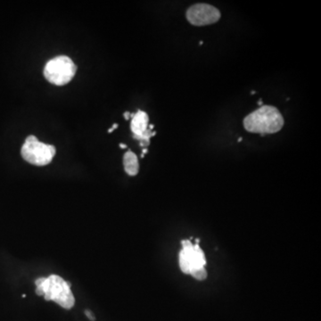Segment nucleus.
Returning a JSON list of instances; mask_svg holds the SVG:
<instances>
[{
    "instance_id": "obj_5",
    "label": "nucleus",
    "mask_w": 321,
    "mask_h": 321,
    "mask_svg": "<svg viewBox=\"0 0 321 321\" xmlns=\"http://www.w3.org/2000/svg\"><path fill=\"white\" fill-rule=\"evenodd\" d=\"M187 21L194 26H205L217 22L221 19V12L209 4H195L187 9Z\"/></svg>"
},
{
    "instance_id": "obj_7",
    "label": "nucleus",
    "mask_w": 321,
    "mask_h": 321,
    "mask_svg": "<svg viewBox=\"0 0 321 321\" xmlns=\"http://www.w3.org/2000/svg\"><path fill=\"white\" fill-rule=\"evenodd\" d=\"M124 170L129 176H136L139 171V163L136 154L131 151H128L123 156Z\"/></svg>"
},
{
    "instance_id": "obj_12",
    "label": "nucleus",
    "mask_w": 321,
    "mask_h": 321,
    "mask_svg": "<svg viewBox=\"0 0 321 321\" xmlns=\"http://www.w3.org/2000/svg\"><path fill=\"white\" fill-rule=\"evenodd\" d=\"M124 117H125V119H126V120H128V119L130 118V113H128V112L124 113Z\"/></svg>"
},
{
    "instance_id": "obj_15",
    "label": "nucleus",
    "mask_w": 321,
    "mask_h": 321,
    "mask_svg": "<svg viewBox=\"0 0 321 321\" xmlns=\"http://www.w3.org/2000/svg\"><path fill=\"white\" fill-rule=\"evenodd\" d=\"M258 103H259V105H262V101H261V100L258 101Z\"/></svg>"
},
{
    "instance_id": "obj_3",
    "label": "nucleus",
    "mask_w": 321,
    "mask_h": 321,
    "mask_svg": "<svg viewBox=\"0 0 321 321\" xmlns=\"http://www.w3.org/2000/svg\"><path fill=\"white\" fill-rule=\"evenodd\" d=\"M77 66L70 57L59 55L47 62L44 68V76L50 83L63 86L73 79Z\"/></svg>"
},
{
    "instance_id": "obj_9",
    "label": "nucleus",
    "mask_w": 321,
    "mask_h": 321,
    "mask_svg": "<svg viewBox=\"0 0 321 321\" xmlns=\"http://www.w3.org/2000/svg\"><path fill=\"white\" fill-rule=\"evenodd\" d=\"M206 264L205 256L198 244L194 245V251L192 253V265L193 267H204Z\"/></svg>"
},
{
    "instance_id": "obj_2",
    "label": "nucleus",
    "mask_w": 321,
    "mask_h": 321,
    "mask_svg": "<svg viewBox=\"0 0 321 321\" xmlns=\"http://www.w3.org/2000/svg\"><path fill=\"white\" fill-rule=\"evenodd\" d=\"M284 126L283 116L277 108L263 105L247 115L244 120V127L251 133L261 135L278 132Z\"/></svg>"
},
{
    "instance_id": "obj_16",
    "label": "nucleus",
    "mask_w": 321,
    "mask_h": 321,
    "mask_svg": "<svg viewBox=\"0 0 321 321\" xmlns=\"http://www.w3.org/2000/svg\"><path fill=\"white\" fill-rule=\"evenodd\" d=\"M241 141H242V137H240V138L238 139V142H241Z\"/></svg>"
},
{
    "instance_id": "obj_13",
    "label": "nucleus",
    "mask_w": 321,
    "mask_h": 321,
    "mask_svg": "<svg viewBox=\"0 0 321 321\" xmlns=\"http://www.w3.org/2000/svg\"><path fill=\"white\" fill-rule=\"evenodd\" d=\"M120 148L124 149V148H126V147H127V146H126V145H124V144H120Z\"/></svg>"
},
{
    "instance_id": "obj_8",
    "label": "nucleus",
    "mask_w": 321,
    "mask_h": 321,
    "mask_svg": "<svg viewBox=\"0 0 321 321\" xmlns=\"http://www.w3.org/2000/svg\"><path fill=\"white\" fill-rule=\"evenodd\" d=\"M194 249L191 251H186V250H181L179 253V267H180L181 271L185 274H189L190 270L193 267L192 265V253Z\"/></svg>"
},
{
    "instance_id": "obj_6",
    "label": "nucleus",
    "mask_w": 321,
    "mask_h": 321,
    "mask_svg": "<svg viewBox=\"0 0 321 321\" xmlns=\"http://www.w3.org/2000/svg\"><path fill=\"white\" fill-rule=\"evenodd\" d=\"M131 123L130 128L134 134V137L140 142L141 147H147L150 144V137L155 135L154 131L148 128V115L146 112L137 111L136 114H130Z\"/></svg>"
},
{
    "instance_id": "obj_10",
    "label": "nucleus",
    "mask_w": 321,
    "mask_h": 321,
    "mask_svg": "<svg viewBox=\"0 0 321 321\" xmlns=\"http://www.w3.org/2000/svg\"><path fill=\"white\" fill-rule=\"evenodd\" d=\"M189 274L191 275L194 278H195L196 280L199 281H202L204 280V279H206L208 276L207 271H206V269H205L204 267L192 268Z\"/></svg>"
},
{
    "instance_id": "obj_14",
    "label": "nucleus",
    "mask_w": 321,
    "mask_h": 321,
    "mask_svg": "<svg viewBox=\"0 0 321 321\" xmlns=\"http://www.w3.org/2000/svg\"><path fill=\"white\" fill-rule=\"evenodd\" d=\"M118 128V124H116V123H115V124H114V126H113V128H113V129H114V128Z\"/></svg>"
},
{
    "instance_id": "obj_1",
    "label": "nucleus",
    "mask_w": 321,
    "mask_h": 321,
    "mask_svg": "<svg viewBox=\"0 0 321 321\" xmlns=\"http://www.w3.org/2000/svg\"><path fill=\"white\" fill-rule=\"evenodd\" d=\"M36 294L47 301H53L65 309H71L75 304V298L71 285L57 275L48 277H39L35 280Z\"/></svg>"
},
{
    "instance_id": "obj_4",
    "label": "nucleus",
    "mask_w": 321,
    "mask_h": 321,
    "mask_svg": "<svg viewBox=\"0 0 321 321\" xmlns=\"http://www.w3.org/2000/svg\"><path fill=\"white\" fill-rule=\"evenodd\" d=\"M21 157L27 162L36 166L49 164L55 155V148L39 141L35 136H29L21 149Z\"/></svg>"
},
{
    "instance_id": "obj_11",
    "label": "nucleus",
    "mask_w": 321,
    "mask_h": 321,
    "mask_svg": "<svg viewBox=\"0 0 321 321\" xmlns=\"http://www.w3.org/2000/svg\"><path fill=\"white\" fill-rule=\"evenodd\" d=\"M85 314H86V316H87V318L90 319L91 321H95V318L94 317L93 314H92V312L90 311V310H87V309H86L85 310Z\"/></svg>"
}]
</instances>
